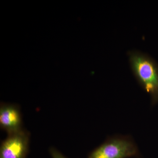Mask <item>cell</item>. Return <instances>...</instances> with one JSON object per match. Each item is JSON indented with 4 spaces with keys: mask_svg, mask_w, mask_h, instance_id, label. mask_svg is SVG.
Returning a JSON list of instances; mask_svg holds the SVG:
<instances>
[{
    "mask_svg": "<svg viewBox=\"0 0 158 158\" xmlns=\"http://www.w3.org/2000/svg\"><path fill=\"white\" fill-rule=\"evenodd\" d=\"M130 67L141 88L149 94L152 106L158 103V64L140 51L128 52Z\"/></svg>",
    "mask_w": 158,
    "mask_h": 158,
    "instance_id": "cell-1",
    "label": "cell"
},
{
    "mask_svg": "<svg viewBox=\"0 0 158 158\" xmlns=\"http://www.w3.org/2000/svg\"><path fill=\"white\" fill-rule=\"evenodd\" d=\"M138 146L131 136L108 137L104 142L90 153L88 158H140Z\"/></svg>",
    "mask_w": 158,
    "mask_h": 158,
    "instance_id": "cell-2",
    "label": "cell"
},
{
    "mask_svg": "<svg viewBox=\"0 0 158 158\" xmlns=\"http://www.w3.org/2000/svg\"><path fill=\"white\" fill-rule=\"evenodd\" d=\"M30 134L23 129L8 135L1 144L0 158H26L29 150Z\"/></svg>",
    "mask_w": 158,
    "mask_h": 158,
    "instance_id": "cell-3",
    "label": "cell"
},
{
    "mask_svg": "<svg viewBox=\"0 0 158 158\" xmlns=\"http://www.w3.org/2000/svg\"><path fill=\"white\" fill-rule=\"evenodd\" d=\"M22 117L17 105L1 103L0 106V127L8 135L23 130Z\"/></svg>",
    "mask_w": 158,
    "mask_h": 158,
    "instance_id": "cell-4",
    "label": "cell"
},
{
    "mask_svg": "<svg viewBox=\"0 0 158 158\" xmlns=\"http://www.w3.org/2000/svg\"><path fill=\"white\" fill-rule=\"evenodd\" d=\"M49 151L52 158H67L55 147L50 148Z\"/></svg>",
    "mask_w": 158,
    "mask_h": 158,
    "instance_id": "cell-5",
    "label": "cell"
}]
</instances>
